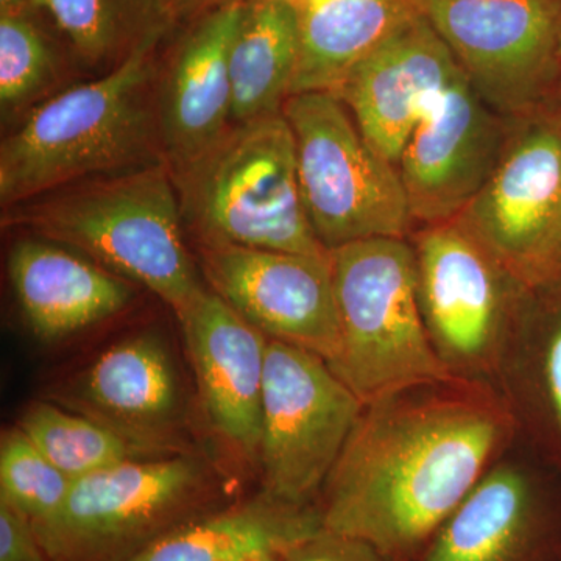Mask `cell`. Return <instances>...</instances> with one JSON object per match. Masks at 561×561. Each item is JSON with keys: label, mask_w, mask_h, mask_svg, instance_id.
Returning <instances> with one entry per match:
<instances>
[{"label": "cell", "mask_w": 561, "mask_h": 561, "mask_svg": "<svg viewBox=\"0 0 561 561\" xmlns=\"http://www.w3.org/2000/svg\"><path fill=\"white\" fill-rule=\"evenodd\" d=\"M245 2H249V0H175L173 9H175L176 22L197 21L210 11Z\"/></svg>", "instance_id": "30"}, {"label": "cell", "mask_w": 561, "mask_h": 561, "mask_svg": "<svg viewBox=\"0 0 561 561\" xmlns=\"http://www.w3.org/2000/svg\"><path fill=\"white\" fill-rule=\"evenodd\" d=\"M18 426L72 481L124 461L154 457L91 416L50 401L32 402Z\"/></svg>", "instance_id": "24"}, {"label": "cell", "mask_w": 561, "mask_h": 561, "mask_svg": "<svg viewBox=\"0 0 561 561\" xmlns=\"http://www.w3.org/2000/svg\"><path fill=\"white\" fill-rule=\"evenodd\" d=\"M560 58H561V35H560Z\"/></svg>", "instance_id": "35"}, {"label": "cell", "mask_w": 561, "mask_h": 561, "mask_svg": "<svg viewBox=\"0 0 561 561\" xmlns=\"http://www.w3.org/2000/svg\"><path fill=\"white\" fill-rule=\"evenodd\" d=\"M508 139L504 116L461 70L416 125L398 161L413 224L456 220L489 183Z\"/></svg>", "instance_id": "12"}, {"label": "cell", "mask_w": 561, "mask_h": 561, "mask_svg": "<svg viewBox=\"0 0 561 561\" xmlns=\"http://www.w3.org/2000/svg\"><path fill=\"white\" fill-rule=\"evenodd\" d=\"M171 173L184 230L195 245L330 254L306 213L294 133L284 113L231 124Z\"/></svg>", "instance_id": "4"}, {"label": "cell", "mask_w": 561, "mask_h": 561, "mask_svg": "<svg viewBox=\"0 0 561 561\" xmlns=\"http://www.w3.org/2000/svg\"><path fill=\"white\" fill-rule=\"evenodd\" d=\"M72 483L20 426L2 432L0 502L24 513L33 524L43 523L60 511Z\"/></svg>", "instance_id": "26"}, {"label": "cell", "mask_w": 561, "mask_h": 561, "mask_svg": "<svg viewBox=\"0 0 561 561\" xmlns=\"http://www.w3.org/2000/svg\"><path fill=\"white\" fill-rule=\"evenodd\" d=\"M162 38L25 114L0 144L2 209L77 181L168 164L158 103Z\"/></svg>", "instance_id": "2"}, {"label": "cell", "mask_w": 561, "mask_h": 561, "mask_svg": "<svg viewBox=\"0 0 561 561\" xmlns=\"http://www.w3.org/2000/svg\"><path fill=\"white\" fill-rule=\"evenodd\" d=\"M179 320L210 424L239 451L257 456L271 339L210 289H203Z\"/></svg>", "instance_id": "16"}, {"label": "cell", "mask_w": 561, "mask_h": 561, "mask_svg": "<svg viewBox=\"0 0 561 561\" xmlns=\"http://www.w3.org/2000/svg\"><path fill=\"white\" fill-rule=\"evenodd\" d=\"M341 353L330 367L365 405L419 387L461 381L424 324L415 249L376 238L330 251Z\"/></svg>", "instance_id": "5"}, {"label": "cell", "mask_w": 561, "mask_h": 561, "mask_svg": "<svg viewBox=\"0 0 561 561\" xmlns=\"http://www.w3.org/2000/svg\"><path fill=\"white\" fill-rule=\"evenodd\" d=\"M542 375H545L546 397L561 432V321L546 346Z\"/></svg>", "instance_id": "29"}, {"label": "cell", "mask_w": 561, "mask_h": 561, "mask_svg": "<svg viewBox=\"0 0 561 561\" xmlns=\"http://www.w3.org/2000/svg\"><path fill=\"white\" fill-rule=\"evenodd\" d=\"M27 2L28 0H0V13L2 11L24 9Z\"/></svg>", "instance_id": "31"}, {"label": "cell", "mask_w": 561, "mask_h": 561, "mask_svg": "<svg viewBox=\"0 0 561 561\" xmlns=\"http://www.w3.org/2000/svg\"><path fill=\"white\" fill-rule=\"evenodd\" d=\"M364 405L327 360L289 343L268 342L257 453L262 493L309 505L330 478Z\"/></svg>", "instance_id": "8"}, {"label": "cell", "mask_w": 561, "mask_h": 561, "mask_svg": "<svg viewBox=\"0 0 561 561\" xmlns=\"http://www.w3.org/2000/svg\"><path fill=\"white\" fill-rule=\"evenodd\" d=\"M323 529L320 508L261 493L164 535L131 561H257L284 557Z\"/></svg>", "instance_id": "19"}, {"label": "cell", "mask_w": 561, "mask_h": 561, "mask_svg": "<svg viewBox=\"0 0 561 561\" xmlns=\"http://www.w3.org/2000/svg\"><path fill=\"white\" fill-rule=\"evenodd\" d=\"M561 251V206H560V216H559V230H557V253Z\"/></svg>", "instance_id": "32"}, {"label": "cell", "mask_w": 561, "mask_h": 561, "mask_svg": "<svg viewBox=\"0 0 561 561\" xmlns=\"http://www.w3.org/2000/svg\"><path fill=\"white\" fill-rule=\"evenodd\" d=\"M312 230L328 251L376 238H405L413 224L400 172L368 142L335 92L284 103Z\"/></svg>", "instance_id": "7"}, {"label": "cell", "mask_w": 561, "mask_h": 561, "mask_svg": "<svg viewBox=\"0 0 561 561\" xmlns=\"http://www.w3.org/2000/svg\"><path fill=\"white\" fill-rule=\"evenodd\" d=\"M25 11L0 13V106L3 119L20 116L49 99L47 94L58 80L55 51Z\"/></svg>", "instance_id": "25"}, {"label": "cell", "mask_w": 561, "mask_h": 561, "mask_svg": "<svg viewBox=\"0 0 561 561\" xmlns=\"http://www.w3.org/2000/svg\"><path fill=\"white\" fill-rule=\"evenodd\" d=\"M68 408L105 424L150 456H168L183 416V389L168 343L157 332L103 351L66 393Z\"/></svg>", "instance_id": "15"}, {"label": "cell", "mask_w": 561, "mask_h": 561, "mask_svg": "<svg viewBox=\"0 0 561 561\" xmlns=\"http://www.w3.org/2000/svg\"><path fill=\"white\" fill-rule=\"evenodd\" d=\"M300 61V20L287 0H249L230 50L232 124L283 113Z\"/></svg>", "instance_id": "21"}, {"label": "cell", "mask_w": 561, "mask_h": 561, "mask_svg": "<svg viewBox=\"0 0 561 561\" xmlns=\"http://www.w3.org/2000/svg\"><path fill=\"white\" fill-rule=\"evenodd\" d=\"M419 7L501 116L529 108L561 60V0H419Z\"/></svg>", "instance_id": "9"}, {"label": "cell", "mask_w": 561, "mask_h": 561, "mask_svg": "<svg viewBox=\"0 0 561 561\" xmlns=\"http://www.w3.org/2000/svg\"><path fill=\"white\" fill-rule=\"evenodd\" d=\"M287 2L294 3V5L297 7L298 3L302 2V0H287Z\"/></svg>", "instance_id": "34"}, {"label": "cell", "mask_w": 561, "mask_h": 561, "mask_svg": "<svg viewBox=\"0 0 561 561\" xmlns=\"http://www.w3.org/2000/svg\"><path fill=\"white\" fill-rule=\"evenodd\" d=\"M214 501L197 457H142L76 479L60 511L33 527L50 561H131Z\"/></svg>", "instance_id": "6"}, {"label": "cell", "mask_w": 561, "mask_h": 561, "mask_svg": "<svg viewBox=\"0 0 561 561\" xmlns=\"http://www.w3.org/2000/svg\"><path fill=\"white\" fill-rule=\"evenodd\" d=\"M284 561H389L367 542L321 529L284 556Z\"/></svg>", "instance_id": "27"}, {"label": "cell", "mask_w": 561, "mask_h": 561, "mask_svg": "<svg viewBox=\"0 0 561 561\" xmlns=\"http://www.w3.org/2000/svg\"><path fill=\"white\" fill-rule=\"evenodd\" d=\"M561 128L529 122L511 135L500 165L457 221L507 273L535 280L557 253Z\"/></svg>", "instance_id": "11"}, {"label": "cell", "mask_w": 561, "mask_h": 561, "mask_svg": "<svg viewBox=\"0 0 561 561\" xmlns=\"http://www.w3.org/2000/svg\"><path fill=\"white\" fill-rule=\"evenodd\" d=\"M461 72L421 11L354 66L335 94L368 142L398 168L416 125Z\"/></svg>", "instance_id": "14"}, {"label": "cell", "mask_w": 561, "mask_h": 561, "mask_svg": "<svg viewBox=\"0 0 561 561\" xmlns=\"http://www.w3.org/2000/svg\"><path fill=\"white\" fill-rule=\"evenodd\" d=\"M531 490L522 471L494 468L476 483L421 561H516L529 538Z\"/></svg>", "instance_id": "22"}, {"label": "cell", "mask_w": 561, "mask_h": 561, "mask_svg": "<svg viewBox=\"0 0 561 561\" xmlns=\"http://www.w3.org/2000/svg\"><path fill=\"white\" fill-rule=\"evenodd\" d=\"M245 3L194 21L160 72L162 146L169 169L208 149L232 124L230 50Z\"/></svg>", "instance_id": "17"}, {"label": "cell", "mask_w": 561, "mask_h": 561, "mask_svg": "<svg viewBox=\"0 0 561 561\" xmlns=\"http://www.w3.org/2000/svg\"><path fill=\"white\" fill-rule=\"evenodd\" d=\"M5 228L60 243L181 312L205 286L168 164L77 181L2 209Z\"/></svg>", "instance_id": "3"}, {"label": "cell", "mask_w": 561, "mask_h": 561, "mask_svg": "<svg viewBox=\"0 0 561 561\" xmlns=\"http://www.w3.org/2000/svg\"><path fill=\"white\" fill-rule=\"evenodd\" d=\"M0 561H50L33 523L0 502Z\"/></svg>", "instance_id": "28"}, {"label": "cell", "mask_w": 561, "mask_h": 561, "mask_svg": "<svg viewBox=\"0 0 561 561\" xmlns=\"http://www.w3.org/2000/svg\"><path fill=\"white\" fill-rule=\"evenodd\" d=\"M11 287L36 337L58 342L124 311L130 280L46 239H20L9 254Z\"/></svg>", "instance_id": "18"}, {"label": "cell", "mask_w": 561, "mask_h": 561, "mask_svg": "<svg viewBox=\"0 0 561 561\" xmlns=\"http://www.w3.org/2000/svg\"><path fill=\"white\" fill-rule=\"evenodd\" d=\"M198 267L209 289L271 341L332 364L341 353V319L330 254L201 243Z\"/></svg>", "instance_id": "10"}, {"label": "cell", "mask_w": 561, "mask_h": 561, "mask_svg": "<svg viewBox=\"0 0 561 561\" xmlns=\"http://www.w3.org/2000/svg\"><path fill=\"white\" fill-rule=\"evenodd\" d=\"M175 0H28L25 9L50 18L81 62L103 72L147 41L168 35Z\"/></svg>", "instance_id": "23"}, {"label": "cell", "mask_w": 561, "mask_h": 561, "mask_svg": "<svg viewBox=\"0 0 561 561\" xmlns=\"http://www.w3.org/2000/svg\"><path fill=\"white\" fill-rule=\"evenodd\" d=\"M507 412L461 381L364 405L324 483V529L405 560L485 476L507 442Z\"/></svg>", "instance_id": "1"}, {"label": "cell", "mask_w": 561, "mask_h": 561, "mask_svg": "<svg viewBox=\"0 0 561 561\" xmlns=\"http://www.w3.org/2000/svg\"><path fill=\"white\" fill-rule=\"evenodd\" d=\"M413 249L421 313L435 350L457 376L482 370L500 345L507 273L457 220L427 225Z\"/></svg>", "instance_id": "13"}, {"label": "cell", "mask_w": 561, "mask_h": 561, "mask_svg": "<svg viewBox=\"0 0 561 561\" xmlns=\"http://www.w3.org/2000/svg\"><path fill=\"white\" fill-rule=\"evenodd\" d=\"M300 61L290 95L337 92L354 66L419 13V0H302Z\"/></svg>", "instance_id": "20"}, {"label": "cell", "mask_w": 561, "mask_h": 561, "mask_svg": "<svg viewBox=\"0 0 561 561\" xmlns=\"http://www.w3.org/2000/svg\"><path fill=\"white\" fill-rule=\"evenodd\" d=\"M257 561H284V557H268V559Z\"/></svg>", "instance_id": "33"}]
</instances>
